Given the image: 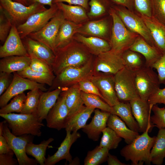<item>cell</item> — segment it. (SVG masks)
Instances as JSON below:
<instances>
[{"instance_id": "83f0119b", "label": "cell", "mask_w": 165, "mask_h": 165, "mask_svg": "<svg viewBox=\"0 0 165 165\" xmlns=\"http://www.w3.org/2000/svg\"><path fill=\"white\" fill-rule=\"evenodd\" d=\"M30 56H13L1 58L0 72L9 73L21 71L30 66Z\"/></svg>"}, {"instance_id": "9c48e42d", "label": "cell", "mask_w": 165, "mask_h": 165, "mask_svg": "<svg viewBox=\"0 0 165 165\" xmlns=\"http://www.w3.org/2000/svg\"><path fill=\"white\" fill-rule=\"evenodd\" d=\"M151 67L145 66L135 72L136 88L139 97L147 101L149 97L160 88L157 74Z\"/></svg>"}, {"instance_id": "d6986e66", "label": "cell", "mask_w": 165, "mask_h": 165, "mask_svg": "<svg viewBox=\"0 0 165 165\" xmlns=\"http://www.w3.org/2000/svg\"><path fill=\"white\" fill-rule=\"evenodd\" d=\"M23 42L30 56H32L44 61L52 67L53 65L55 55L53 51L44 44L28 36Z\"/></svg>"}, {"instance_id": "603a6c76", "label": "cell", "mask_w": 165, "mask_h": 165, "mask_svg": "<svg viewBox=\"0 0 165 165\" xmlns=\"http://www.w3.org/2000/svg\"><path fill=\"white\" fill-rule=\"evenodd\" d=\"M73 39L83 44L92 54L96 56L111 49L110 42L100 38L87 36L77 33L74 36Z\"/></svg>"}, {"instance_id": "7bdbcfd3", "label": "cell", "mask_w": 165, "mask_h": 165, "mask_svg": "<svg viewBox=\"0 0 165 165\" xmlns=\"http://www.w3.org/2000/svg\"><path fill=\"white\" fill-rule=\"evenodd\" d=\"M26 95L24 92L14 97L10 102L0 109V114H7L13 112L21 113L23 108Z\"/></svg>"}, {"instance_id": "b9f144b4", "label": "cell", "mask_w": 165, "mask_h": 165, "mask_svg": "<svg viewBox=\"0 0 165 165\" xmlns=\"http://www.w3.org/2000/svg\"><path fill=\"white\" fill-rule=\"evenodd\" d=\"M42 92L39 89H35L30 90L27 93L21 113L31 114L37 113L39 99Z\"/></svg>"}, {"instance_id": "bcb514c9", "label": "cell", "mask_w": 165, "mask_h": 165, "mask_svg": "<svg viewBox=\"0 0 165 165\" xmlns=\"http://www.w3.org/2000/svg\"><path fill=\"white\" fill-rule=\"evenodd\" d=\"M133 2L134 8L141 15L153 16L152 0H133Z\"/></svg>"}, {"instance_id": "ab89813d", "label": "cell", "mask_w": 165, "mask_h": 165, "mask_svg": "<svg viewBox=\"0 0 165 165\" xmlns=\"http://www.w3.org/2000/svg\"><path fill=\"white\" fill-rule=\"evenodd\" d=\"M112 3L111 0H90L89 11L87 13L89 18L93 19L102 16L113 5Z\"/></svg>"}, {"instance_id": "f35d334b", "label": "cell", "mask_w": 165, "mask_h": 165, "mask_svg": "<svg viewBox=\"0 0 165 165\" xmlns=\"http://www.w3.org/2000/svg\"><path fill=\"white\" fill-rule=\"evenodd\" d=\"M109 150L105 148L97 146L89 151L84 161V165H99L107 161Z\"/></svg>"}, {"instance_id": "816d5d0a", "label": "cell", "mask_w": 165, "mask_h": 165, "mask_svg": "<svg viewBox=\"0 0 165 165\" xmlns=\"http://www.w3.org/2000/svg\"><path fill=\"white\" fill-rule=\"evenodd\" d=\"M147 102L151 109L154 105L157 104H163L165 105V88H160L149 97Z\"/></svg>"}, {"instance_id": "3957f363", "label": "cell", "mask_w": 165, "mask_h": 165, "mask_svg": "<svg viewBox=\"0 0 165 165\" xmlns=\"http://www.w3.org/2000/svg\"><path fill=\"white\" fill-rule=\"evenodd\" d=\"M4 119L8 127L14 135L19 136L24 134H31L40 137L41 129L44 124L39 119L37 113L31 114L10 113L0 114Z\"/></svg>"}, {"instance_id": "4316f807", "label": "cell", "mask_w": 165, "mask_h": 165, "mask_svg": "<svg viewBox=\"0 0 165 165\" xmlns=\"http://www.w3.org/2000/svg\"><path fill=\"white\" fill-rule=\"evenodd\" d=\"M107 127L113 130L127 144L131 143L139 135L138 132L129 128L118 116L111 114L107 122Z\"/></svg>"}, {"instance_id": "277c9868", "label": "cell", "mask_w": 165, "mask_h": 165, "mask_svg": "<svg viewBox=\"0 0 165 165\" xmlns=\"http://www.w3.org/2000/svg\"><path fill=\"white\" fill-rule=\"evenodd\" d=\"M112 20L110 43L111 50L120 54L129 49L139 35L125 26L112 6L108 10Z\"/></svg>"}, {"instance_id": "11a10c76", "label": "cell", "mask_w": 165, "mask_h": 165, "mask_svg": "<svg viewBox=\"0 0 165 165\" xmlns=\"http://www.w3.org/2000/svg\"><path fill=\"white\" fill-rule=\"evenodd\" d=\"M90 0H53V3L66 2L70 5H79L84 7L87 11L89 9V2Z\"/></svg>"}, {"instance_id": "7402d4cb", "label": "cell", "mask_w": 165, "mask_h": 165, "mask_svg": "<svg viewBox=\"0 0 165 165\" xmlns=\"http://www.w3.org/2000/svg\"><path fill=\"white\" fill-rule=\"evenodd\" d=\"M133 115L137 122L140 132H144L150 123L152 109L147 101L142 100L140 97L129 101Z\"/></svg>"}, {"instance_id": "4dcf8cb0", "label": "cell", "mask_w": 165, "mask_h": 165, "mask_svg": "<svg viewBox=\"0 0 165 165\" xmlns=\"http://www.w3.org/2000/svg\"><path fill=\"white\" fill-rule=\"evenodd\" d=\"M63 89L64 90L61 93L64 97L69 111L67 119L84 106L81 97V91L76 84Z\"/></svg>"}, {"instance_id": "52a82bcc", "label": "cell", "mask_w": 165, "mask_h": 165, "mask_svg": "<svg viewBox=\"0 0 165 165\" xmlns=\"http://www.w3.org/2000/svg\"><path fill=\"white\" fill-rule=\"evenodd\" d=\"M135 73L125 66L114 75L115 90L120 101L129 102L139 97L135 86Z\"/></svg>"}, {"instance_id": "ee69618b", "label": "cell", "mask_w": 165, "mask_h": 165, "mask_svg": "<svg viewBox=\"0 0 165 165\" xmlns=\"http://www.w3.org/2000/svg\"><path fill=\"white\" fill-rule=\"evenodd\" d=\"M13 25L11 20L5 10L0 6V40L4 43Z\"/></svg>"}, {"instance_id": "e575fe53", "label": "cell", "mask_w": 165, "mask_h": 165, "mask_svg": "<svg viewBox=\"0 0 165 165\" xmlns=\"http://www.w3.org/2000/svg\"><path fill=\"white\" fill-rule=\"evenodd\" d=\"M53 140V138H50L46 140H43L38 144H35L33 141L30 142L26 145V152L27 154L34 157L38 163L44 165L47 148L48 147H52L49 145Z\"/></svg>"}, {"instance_id": "ac0fdd59", "label": "cell", "mask_w": 165, "mask_h": 165, "mask_svg": "<svg viewBox=\"0 0 165 165\" xmlns=\"http://www.w3.org/2000/svg\"><path fill=\"white\" fill-rule=\"evenodd\" d=\"M66 136L58 148L57 151L53 155H48L46 159L44 165H54L63 160L68 162L69 165L73 160L70 150L72 145L77 139L80 137V134L78 132L66 131Z\"/></svg>"}, {"instance_id": "681fc988", "label": "cell", "mask_w": 165, "mask_h": 165, "mask_svg": "<svg viewBox=\"0 0 165 165\" xmlns=\"http://www.w3.org/2000/svg\"><path fill=\"white\" fill-rule=\"evenodd\" d=\"M31 62L29 66L32 70L40 72L53 73L51 66L45 62L32 56H30Z\"/></svg>"}, {"instance_id": "f546056e", "label": "cell", "mask_w": 165, "mask_h": 165, "mask_svg": "<svg viewBox=\"0 0 165 165\" xmlns=\"http://www.w3.org/2000/svg\"><path fill=\"white\" fill-rule=\"evenodd\" d=\"M56 4L67 20L77 24H82L90 20L87 10L81 6L70 5L63 2Z\"/></svg>"}, {"instance_id": "e0dca14e", "label": "cell", "mask_w": 165, "mask_h": 165, "mask_svg": "<svg viewBox=\"0 0 165 165\" xmlns=\"http://www.w3.org/2000/svg\"><path fill=\"white\" fill-rule=\"evenodd\" d=\"M68 114L64 97L61 93L56 104L49 112L46 119L47 127L58 130L64 128Z\"/></svg>"}, {"instance_id": "f1b7e54d", "label": "cell", "mask_w": 165, "mask_h": 165, "mask_svg": "<svg viewBox=\"0 0 165 165\" xmlns=\"http://www.w3.org/2000/svg\"><path fill=\"white\" fill-rule=\"evenodd\" d=\"M82 24H77L65 19L61 24L57 36L55 46L57 49L66 45L74 39Z\"/></svg>"}, {"instance_id": "836d02e7", "label": "cell", "mask_w": 165, "mask_h": 165, "mask_svg": "<svg viewBox=\"0 0 165 165\" xmlns=\"http://www.w3.org/2000/svg\"><path fill=\"white\" fill-rule=\"evenodd\" d=\"M165 158V128L159 129L154 144L151 150L150 160L156 165H161Z\"/></svg>"}, {"instance_id": "8d00e7d4", "label": "cell", "mask_w": 165, "mask_h": 165, "mask_svg": "<svg viewBox=\"0 0 165 165\" xmlns=\"http://www.w3.org/2000/svg\"><path fill=\"white\" fill-rule=\"evenodd\" d=\"M81 95L85 106L94 109H98L115 115L112 107L102 100L99 96L82 91Z\"/></svg>"}, {"instance_id": "4fadbf2b", "label": "cell", "mask_w": 165, "mask_h": 165, "mask_svg": "<svg viewBox=\"0 0 165 165\" xmlns=\"http://www.w3.org/2000/svg\"><path fill=\"white\" fill-rule=\"evenodd\" d=\"M13 81L6 91L0 97V107L6 105L14 97L26 90L39 89L42 91H46L45 85L38 83L19 75L16 72L13 73Z\"/></svg>"}, {"instance_id": "7c38bea8", "label": "cell", "mask_w": 165, "mask_h": 165, "mask_svg": "<svg viewBox=\"0 0 165 165\" xmlns=\"http://www.w3.org/2000/svg\"><path fill=\"white\" fill-rule=\"evenodd\" d=\"M59 9L57 4H53L49 9L34 14L24 23L17 26V29L21 39L42 28L54 16Z\"/></svg>"}, {"instance_id": "cb8c5ba5", "label": "cell", "mask_w": 165, "mask_h": 165, "mask_svg": "<svg viewBox=\"0 0 165 165\" xmlns=\"http://www.w3.org/2000/svg\"><path fill=\"white\" fill-rule=\"evenodd\" d=\"M141 16L150 32L154 46L163 53L165 52V27L153 16L149 17Z\"/></svg>"}, {"instance_id": "2e32d148", "label": "cell", "mask_w": 165, "mask_h": 165, "mask_svg": "<svg viewBox=\"0 0 165 165\" xmlns=\"http://www.w3.org/2000/svg\"><path fill=\"white\" fill-rule=\"evenodd\" d=\"M13 56H29L21 40L17 26L14 24L12 25L7 38L0 47L1 58Z\"/></svg>"}, {"instance_id": "ffe728a7", "label": "cell", "mask_w": 165, "mask_h": 165, "mask_svg": "<svg viewBox=\"0 0 165 165\" xmlns=\"http://www.w3.org/2000/svg\"><path fill=\"white\" fill-rule=\"evenodd\" d=\"M94 115L90 122L82 129L89 138L94 141H98L103 130L107 127L108 119L111 113L95 109Z\"/></svg>"}, {"instance_id": "f6af8a7d", "label": "cell", "mask_w": 165, "mask_h": 165, "mask_svg": "<svg viewBox=\"0 0 165 165\" xmlns=\"http://www.w3.org/2000/svg\"><path fill=\"white\" fill-rule=\"evenodd\" d=\"M152 111L153 114L150 117L152 125L159 129L165 128V107H159L157 104L154 105Z\"/></svg>"}, {"instance_id": "8fae6325", "label": "cell", "mask_w": 165, "mask_h": 165, "mask_svg": "<svg viewBox=\"0 0 165 165\" xmlns=\"http://www.w3.org/2000/svg\"><path fill=\"white\" fill-rule=\"evenodd\" d=\"M112 6L128 29L141 36L150 45L154 46L150 32L141 17L123 6L114 4Z\"/></svg>"}, {"instance_id": "5bb4252c", "label": "cell", "mask_w": 165, "mask_h": 165, "mask_svg": "<svg viewBox=\"0 0 165 165\" xmlns=\"http://www.w3.org/2000/svg\"><path fill=\"white\" fill-rule=\"evenodd\" d=\"M94 66V74L102 73L115 75L125 65L122 54L111 50L96 56Z\"/></svg>"}, {"instance_id": "d6a6232c", "label": "cell", "mask_w": 165, "mask_h": 165, "mask_svg": "<svg viewBox=\"0 0 165 165\" xmlns=\"http://www.w3.org/2000/svg\"><path fill=\"white\" fill-rule=\"evenodd\" d=\"M115 115L119 117L132 130L140 132L138 124L134 117L129 102L119 101L112 107Z\"/></svg>"}, {"instance_id": "680465c9", "label": "cell", "mask_w": 165, "mask_h": 165, "mask_svg": "<svg viewBox=\"0 0 165 165\" xmlns=\"http://www.w3.org/2000/svg\"><path fill=\"white\" fill-rule=\"evenodd\" d=\"M108 165H127V164L121 162L116 156L109 153L107 159Z\"/></svg>"}, {"instance_id": "30bf717a", "label": "cell", "mask_w": 165, "mask_h": 165, "mask_svg": "<svg viewBox=\"0 0 165 165\" xmlns=\"http://www.w3.org/2000/svg\"><path fill=\"white\" fill-rule=\"evenodd\" d=\"M65 20L62 12L59 9L54 16L43 27L30 34L27 36L44 44L55 55L56 38L61 25Z\"/></svg>"}, {"instance_id": "9a60e30c", "label": "cell", "mask_w": 165, "mask_h": 165, "mask_svg": "<svg viewBox=\"0 0 165 165\" xmlns=\"http://www.w3.org/2000/svg\"><path fill=\"white\" fill-rule=\"evenodd\" d=\"M114 75L101 73L94 74L91 79L98 89L104 101L112 107L119 101L115 90Z\"/></svg>"}, {"instance_id": "f5cc1de1", "label": "cell", "mask_w": 165, "mask_h": 165, "mask_svg": "<svg viewBox=\"0 0 165 165\" xmlns=\"http://www.w3.org/2000/svg\"><path fill=\"white\" fill-rule=\"evenodd\" d=\"M13 75L3 72H0V95L2 94L11 84Z\"/></svg>"}, {"instance_id": "94428289", "label": "cell", "mask_w": 165, "mask_h": 165, "mask_svg": "<svg viewBox=\"0 0 165 165\" xmlns=\"http://www.w3.org/2000/svg\"><path fill=\"white\" fill-rule=\"evenodd\" d=\"M13 1L22 3L25 5L28 6L29 4L28 0H12Z\"/></svg>"}, {"instance_id": "c3c4849f", "label": "cell", "mask_w": 165, "mask_h": 165, "mask_svg": "<svg viewBox=\"0 0 165 165\" xmlns=\"http://www.w3.org/2000/svg\"><path fill=\"white\" fill-rule=\"evenodd\" d=\"M76 85L81 91L97 95L104 101V98L98 89L91 79L81 81Z\"/></svg>"}, {"instance_id": "8992f818", "label": "cell", "mask_w": 165, "mask_h": 165, "mask_svg": "<svg viewBox=\"0 0 165 165\" xmlns=\"http://www.w3.org/2000/svg\"><path fill=\"white\" fill-rule=\"evenodd\" d=\"M3 135L6 138L9 148L13 152L19 165H37L35 160L29 157L26 152L27 144L33 141L34 137L31 134L16 136L11 132L6 122L4 121Z\"/></svg>"}, {"instance_id": "74e56055", "label": "cell", "mask_w": 165, "mask_h": 165, "mask_svg": "<svg viewBox=\"0 0 165 165\" xmlns=\"http://www.w3.org/2000/svg\"><path fill=\"white\" fill-rule=\"evenodd\" d=\"M140 53L129 49L124 52L122 56L125 66L129 69L136 72L145 66Z\"/></svg>"}, {"instance_id": "d4e9b609", "label": "cell", "mask_w": 165, "mask_h": 165, "mask_svg": "<svg viewBox=\"0 0 165 165\" xmlns=\"http://www.w3.org/2000/svg\"><path fill=\"white\" fill-rule=\"evenodd\" d=\"M109 28L108 21L106 19L89 20L82 24L79 29L78 33L85 35L96 37L106 40Z\"/></svg>"}, {"instance_id": "7a4b0ae2", "label": "cell", "mask_w": 165, "mask_h": 165, "mask_svg": "<svg viewBox=\"0 0 165 165\" xmlns=\"http://www.w3.org/2000/svg\"><path fill=\"white\" fill-rule=\"evenodd\" d=\"M152 127L150 123L144 132L121 150V155L126 161H130L131 165H141L144 163L150 164V152L156 138V136L151 137L148 134L149 130Z\"/></svg>"}, {"instance_id": "7dc6e473", "label": "cell", "mask_w": 165, "mask_h": 165, "mask_svg": "<svg viewBox=\"0 0 165 165\" xmlns=\"http://www.w3.org/2000/svg\"><path fill=\"white\" fill-rule=\"evenodd\" d=\"M153 16L165 27V0H152Z\"/></svg>"}, {"instance_id": "6da1fadb", "label": "cell", "mask_w": 165, "mask_h": 165, "mask_svg": "<svg viewBox=\"0 0 165 165\" xmlns=\"http://www.w3.org/2000/svg\"><path fill=\"white\" fill-rule=\"evenodd\" d=\"M93 56L83 44L73 39L56 50L52 67L53 72L56 75L67 68L83 65L93 58Z\"/></svg>"}, {"instance_id": "9f6ffc18", "label": "cell", "mask_w": 165, "mask_h": 165, "mask_svg": "<svg viewBox=\"0 0 165 165\" xmlns=\"http://www.w3.org/2000/svg\"><path fill=\"white\" fill-rule=\"evenodd\" d=\"M3 134V130H0V154L7 153L13 151L9 148Z\"/></svg>"}, {"instance_id": "484cf974", "label": "cell", "mask_w": 165, "mask_h": 165, "mask_svg": "<svg viewBox=\"0 0 165 165\" xmlns=\"http://www.w3.org/2000/svg\"><path fill=\"white\" fill-rule=\"evenodd\" d=\"M62 91V88H58L46 92H42L37 110V116L41 121L46 119L49 112L56 104Z\"/></svg>"}, {"instance_id": "91938a15", "label": "cell", "mask_w": 165, "mask_h": 165, "mask_svg": "<svg viewBox=\"0 0 165 165\" xmlns=\"http://www.w3.org/2000/svg\"><path fill=\"white\" fill-rule=\"evenodd\" d=\"M53 0H28L29 5L37 3L43 5L51 6L53 4Z\"/></svg>"}, {"instance_id": "ba28073f", "label": "cell", "mask_w": 165, "mask_h": 165, "mask_svg": "<svg viewBox=\"0 0 165 165\" xmlns=\"http://www.w3.org/2000/svg\"><path fill=\"white\" fill-rule=\"evenodd\" d=\"M0 5L10 18L13 24L17 27L24 23L32 15L47 9L40 3L27 6L12 0H0Z\"/></svg>"}, {"instance_id": "f907efd6", "label": "cell", "mask_w": 165, "mask_h": 165, "mask_svg": "<svg viewBox=\"0 0 165 165\" xmlns=\"http://www.w3.org/2000/svg\"><path fill=\"white\" fill-rule=\"evenodd\" d=\"M151 67L156 69L160 84L165 86V52L152 65Z\"/></svg>"}, {"instance_id": "44dd1931", "label": "cell", "mask_w": 165, "mask_h": 165, "mask_svg": "<svg viewBox=\"0 0 165 165\" xmlns=\"http://www.w3.org/2000/svg\"><path fill=\"white\" fill-rule=\"evenodd\" d=\"M129 49L143 56L145 59V66L151 67L163 54L156 47L150 45L140 36L137 37Z\"/></svg>"}, {"instance_id": "5b68a950", "label": "cell", "mask_w": 165, "mask_h": 165, "mask_svg": "<svg viewBox=\"0 0 165 165\" xmlns=\"http://www.w3.org/2000/svg\"><path fill=\"white\" fill-rule=\"evenodd\" d=\"M93 58L86 64L80 66L67 68L55 75L49 90L58 88L69 87L86 79H91L94 74Z\"/></svg>"}, {"instance_id": "d590c367", "label": "cell", "mask_w": 165, "mask_h": 165, "mask_svg": "<svg viewBox=\"0 0 165 165\" xmlns=\"http://www.w3.org/2000/svg\"><path fill=\"white\" fill-rule=\"evenodd\" d=\"M20 76L42 84L51 86L55 75L53 73L42 72L32 70L29 66L23 70L16 72Z\"/></svg>"}, {"instance_id": "db71d44e", "label": "cell", "mask_w": 165, "mask_h": 165, "mask_svg": "<svg viewBox=\"0 0 165 165\" xmlns=\"http://www.w3.org/2000/svg\"><path fill=\"white\" fill-rule=\"evenodd\" d=\"M13 152L6 154H0V165H17V160L13 158Z\"/></svg>"}, {"instance_id": "60d3db41", "label": "cell", "mask_w": 165, "mask_h": 165, "mask_svg": "<svg viewBox=\"0 0 165 165\" xmlns=\"http://www.w3.org/2000/svg\"><path fill=\"white\" fill-rule=\"evenodd\" d=\"M102 133V136L99 146L101 147L106 148L109 150L116 148L122 141V138L108 127L103 130Z\"/></svg>"}, {"instance_id": "1f68e13d", "label": "cell", "mask_w": 165, "mask_h": 165, "mask_svg": "<svg viewBox=\"0 0 165 165\" xmlns=\"http://www.w3.org/2000/svg\"><path fill=\"white\" fill-rule=\"evenodd\" d=\"M94 110L84 106L67 119L64 127L66 131L76 132L82 129L86 125Z\"/></svg>"}, {"instance_id": "6f0895ef", "label": "cell", "mask_w": 165, "mask_h": 165, "mask_svg": "<svg viewBox=\"0 0 165 165\" xmlns=\"http://www.w3.org/2000/svg\"><path fill=\"white\" fill-rule=\"evenodd\" d=\"M114 4L124 7L132 11L134 9L133 0H111Z\"/></svg>"}]
</instances>
